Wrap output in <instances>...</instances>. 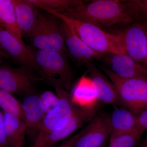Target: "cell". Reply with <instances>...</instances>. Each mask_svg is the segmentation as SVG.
Masks as SVG:
<instances>
[{
    "mask_svg": "<svg viewBox=\"0 0 147 147\" xmlns=\"http://www.w3.org/2000/svg\"><path fill=\"white\" fill-rule=\"evenodd\" d=\"M60 13L93 24L104 30L117 26L135 24L137 20L133 0L92 1Z\"/></svg>",
    "mask_w": 147,
    "mask_h": 147,
    "instance_id": "6da1fadb",
    "label": "cell"
},
{
    "mask_svg": "<svg viewBox=\"0 0 147 147\" xmlns=\"http://www.w3.org/2000/svg\"><path fill=\"white\" fill-rule=\"evenodd\" d=\"M56 16L71 27L80 38L91 49L101 54H125L120 37L95 26L65 16L62 13L47 12Z\"/></svg>",
    "mask_w": 147,
    "mask_h": 147,
    "instance_id": "7a4b0ae2",
    "label": "cell"
},
{
    "mask_svg": "<svg viewBox=\"0 0 147 147\" xmlns=\"http://www.w3.org/2000/svg\"><path fill=\"white\" fill-rule=\"evenodd\" d=\"M36 71L39 79L52 85L68 90L72 77V70L65 55L48 50L34 51Z\"/></svg>",
    "mask_w": 147,
    "mask_h": 147,
    "instance_id": "3957f363",
    "label": "cell"
},
{
    "mask_svg": "<svg viewBox=\"0 0 147 147\" xmlns=\"http://www.w3.org/2000/svg\"><path fill=\"white\" fill-rule=\"evenodd\" d=\"M100 67L115 87L121 106L136 116L147 108V79L121 78L106 67Z\"/></svg>",
    "mask_w": 147,
    "mask_h": 147,
    "instance_id": "277c9868",
    "label": "cell"
},
{
    "mask_svg": "<svg viewBox=\"0 0 147 147\" xmlns=\"http://www.w3.org/2000/svg\"><path fill=\"white\" fill-rule=\"evenodd\" d=\"M61 20L47 12L40 13L33 29L27 37L38 50L68 53L61 29Z\"/></svg>",
    "mask_w": 147,
    "mask_h": 147,
    "instance_id": "5b68a950",
    "label": "cell"
},
{
    "mask_svg": "<svg viewBox=\"0 0 147 147\" xmlns=\"http://www.w3.org/2000/svg\"><path fill=\"white\" fill-rule=\"evenodd\" d=\"M55 89L59 99L57 108L53 113L45 115L38 134L49 133L63 128L70 120L76 109L71 93L62 88Z\"/></svg>",
    "mask_w": 147,
    "mask_h": 147,
    "instance_id": "8992f818",
    "label": "cell"
},
{
    "mask_svg": "<svg viewBox=\"0 0 147 147\" xmlns=\"http://www.w3.org/2000/svg\"><path fill=\"white\" fill-rule=\"evenodd\" d=\"M115 33L120 37L125 54L147 67V36L144 29L133 24Z\"/></svg>",
    "mask_w": 147,
    "mask_h": 147,
    "instance_id": "52a82bcc",
    "label": "cell"
},
{
    "mask_svg": "<svg viewBox=\"0 0 147 147\" xmlns=\"http://www.w3.org/2000/svg\"><path fill=\"white\" fill-rule=\"evenodd\" d=\"M0 47L21 67L25 69L36 80L33 74L34 72L36 71L34 51L27 47L23 40L18 39L1 28Z\"/></svg>",
    "mask_w": 147,
    "mask_h": 147,
    "instance_id": "ba28073f",
    "label": "cell"
},
{
    "mask_svg": "<svg viewBox=\"0 0 147 147\" xmlns=\"http://www.w3.org/2000/svg\"><path fill=\"white\" fill-rule=\"evenodd\" d=\"M35 79L25 69L0 65V89L13 94L29 95L35 91Z\"/></svg>",
    "mask_w": 147,
    "mask_h": 147,
    "instance_id": "9c48e42d",
    "label": "cell"
},
{
    "mask_svg": "<svg viewBox=\"0 0 147 147\" xmlns=\"http://www.w3.org/2000/svg\"><path fill=\"white\" fill-rule=\"evenodd\" d=\"M100 61L111 72L121 78L147 79V67L126 54H103Z\"/></svg>",
    "mask_w": 147,
    "mask_h": 147,
    "instance_id": "30bf717a",
    "label": "cell"
},
{
    "mask_svg": "<svg viewBox=\"0 0 147 147\" xmlns=\"http://www.w3.org/2000/svg\"><path fill=\"white\" fill-rule=\"evenodd\" d=\"M110 137L108 116L98 114L84 127L74 147H106Z\"/></svg>",
    "mask_w": 147,
    "mask_h": 147,
    "instance_id": "8fae6325",
    "label": "cell"
},
{
    "mask_svg": "<svg viewBox=\"0 0 147 147\" xmlns=\"http://www.w3.org/2000/svg\"><path fill=\"white\" fill-rule=\"evenodd\" d=\"M61 29L67 52L78 63L85 64L95 60H100L103 54L91 49L77 35L71 26L61 20Z\"/></svg>",
    "mask_w": 147,
    "mask_h": 147,
    "instance_id": "7c38bea8",
    "label": "cell"
},
{
    "mask_svg": "<svg viewBox=\"0 0 147 147\" xmlns=\"http://www.w3.org/2000/svg\"><path fill=\"white\" fill-rule=\"evenodd\" d=\"M85 64L89 77L95 87L98 101L104 104L121 106L115 89L110 79L91 62H87Z\"/></svg>",
    "mask_w": 147,
    "mask_h": 147,
    "instance_id": "4fadbf2b",
    "label": "cell"
},
{
    "mask_svg": "<svg viewBox=\"0 0 147 147\" xmlns=\"http://www.w3.org/2000/svg\"><path fill=\"white\" fill-rule=\"evenodd\" d=\"M21 105L27 132L32 136L36 133L37 136L45 115L39 96L34 94L28 95Z\"/></svg>",
    "mask_w": 147,
    "mask_h": 147,
    "instance_id": "5bb4252c",
    "label": "cell"
},
{
    "mask_svg": "<svg viewBox=\"0 0 147 147\" xmlns=\"http://www.w3.org/2000/svg\"><path fill=\"white\" fill-rule=\"evenodd\" d=\"M17 24L22 36L27 38L38 18L39 9L29 0H12Z\"/></svg>",
    "mask_w": 147,
    "mask_h": 147,
    "instance_id": "9a60e30c",
    "label": "cell"
},
{
    "mask_svg": "<svg viewBox=\"0 0 147 147\" xmlns=\"http://www.w3.org/2000/svg\"><path fill=\"white\" fill-rule=\"evenodd\" d=\"M72 101L80 108H90L98 103L97 92L89 77L82 76L76 83L71 93Z\"/></svg>",
    "mask_w": 147,
    "mask_h": 147,
    "instance_id": "2e32d148",
    "label": "cell"
},
{
    "mask_svg": "<svg viewBox=\"0 0 147 147\" xmlns=\"http://www.w3.org/2000/svg\"><path fill=\"white\" fill-rule=\"evenodd\" d=\"M110 137L128 133L137 127V116L126 108H117L108 116Z\"/></svg>",
    "mask_w": 147,
    "mask_h": 147,
    "instance_id": "e0dca14e",
    "label": "cell"
},
{
    "mask_svg": "<svg viewBox=\"0 0 147 147\" xmlns=\"http://www.w3.org/2000/svg\"><path fill=\"white\" fill-rule=\"evenodd\" d=\"M3 114L9 144L10 147H23L28 129L26 123L25 121L11 114L4 113Z\"/></svg>",
    "mask_w": 147,
    "mask_h": 147,
    "instance_id": "ac0fdd59",
    "label": "cell"
},
{
    "mask_svg": "<svg viewBox=\"0 0 147 147\" xmlns=\"http://www.w3.org/2000/svg\"><path fill=\"white\" fill-rule=\"evenodd\" d=\"M0 26L21 40L23 37L17 24L12 0H0Z\"/></svg>",
    "mask_w": 147,
    "mask_h": 147,
    "instance_id": "d6986e66",
    "label": "cell"
},
{
    "mask_svg": "<svg viewBox=\"0 0 147 147\" xmlns=\"http://www.w3.org/2000/svg\"><path fill=\"white\" fill-rule=\"evenodd\" d=\"M71 135L67 127L45 134H38L31 147H54L61 141H64Z\"/></svg>",
    "mask_w": 147,
    "mask_h": 147,
    "instance_id": "ffe728a7",
    "label": "cell"
},
{
    "mask_svg": "<svg viewBox=\"0 0 147 147\" xmlns=\"http://www.w3.org/2000/svg\"><path fill=\"white\" fill-rule=\"evenodd\" d=\"M38 9L46 12L63 13L69 9L84 3L79 0H29Z\"/></svg>",
    "mask_w": 147,
    "mask_h": 147,
    "instance_id": "44dd1931",
    "label": "cell"
},
{
    "mask_svg": "<svg viewBox=\"0 0 147 147\" xmlns=\"http://www.w3.org/2000/svg\"><path fill=\"white\" fill-rule=\"evenodd\" d=\"M0 109L4 113L11 114L24 121L21 103L13 94L0 89Z\"/></svg>",
    "mask_w": 147,
    "mask_h": 147,
    "instance_id": "7402d4cb",
    "label": "cell"
},
{
    "mask_svg": "<svg viewBox=\"0 0 147 147\" xmlns=\"http://www.w3.org/2000/svg\"><path fill=\"white\" fill-rule=\"evenodd\" d=\"M144 133L136 127L131 132L110 137L106 147H136Z\"/></svg>",
    "mask_w": 147,
    "mask_h": 147,
    "instance_id": "603a6c76",
    "label": "cell"
},
{
    "mask_svg": "<svg viewBox=\"0 0 147 147\" xmlns=\"http://www.w3.org/2000/svg\"><path fill=\"white\" fill-rule=\"evenodd\" d=\"M45 115L53 113L57 108L59 99L56 94L50 91H46L39 96Z\"/></svg>",
    "mask_w": 147,
    "mask_h": 147,
    "instance_id": "cb8c5ba5",
    "label": "cell"
},
{
    "mask_svg": "<svg viewBox=\"0 0 147 147\" xmlns=\"http://www.w3.org/2000/svg\"><path fill=\"white\" fill-rule=\"evenodd\" d=\"M138 21H147V0H134Z\"/></svg>",
    "mask_w": 147,
    "mask_h": 147,
    "instance_id": "d4e9b609",
    "label": "cell"
},
{
    "mask_svg": "<svg viewBox=\"0 0 147 147\" xmlns=\"http://www.w3.org/2000/svg\"><path fill=\"white\" fill-rule=\"evenodd\" d=\"M0 147H10L6 135L3 114L0 110Z\"/></svg>",
    "mask_w": 147,
    "mask_h": 147,
    "instance_id": "484cf974",
    "label": "cell"
},
{
    "mask_svg": "<svg viewBox=\"0 0 147 147\" xmlns=\"http://www.w3.org/2000/svg\"><path fill=\"white\" fill-rule=\"evenodd\" d=\"M137 127L144 132L147 131V108L137 116Z\"/></svg>",
    "mask_w": 147,
    "mask_h": 147,
    "instance_id": "4316f807",
    "label": "cell"
},
{
    "mask_svg": "<svg viewBox=\"0 0 147 147\" xmlns=\"http://www.w3.org/2000/svg\"><path fill=\"white\" fill-rule=\"evenodd\" d=\"M84 131V128L77 134L64 140L62 143L57 147H74L76 142L82 136Z\"/></svg>",
    "mask_w": 147,
    "mask_h": 147,
    "instance_id": "83f0119b",
    "label": "cell"
},
{
    "mask_svg": "<svg viewBox=\"0 0 147 147\" xmlns=\"http://www.w3.org/2000/svg\"><path fill=\"white\" fill-rule=\"evenodd\" d=\"M136 24H138L147 32V21H139L138 23H136Z\"/></svg>",
    "mask_w": 147,
    "mask_h": 147,
    "instance_id": "f1b7e54d",
    "label": "cell"
},
{
    "mask_svg": "<svg viewBox=\"0 0 147 147\" xmlns=\"http://www.w3.org/2000/svg\"><path fill=\"white\" fill-rule=\"evenodd\" d=\"M139 147H147V136L142 142Z\"/></svg>",
    "mask_w": 147,
    "mask_h": 147,
    "instance_id": "f546056e",
    "label": "cell"
},
{
    "mask_svg": "<svg viewBox=\"0 0 147 147\" xmlns=\"http://www.w3.org/2000/svg\"><path fill=\"white\" fill-rule=\"evenodd\" d=\"M1 62H2V60H1V54H0V65H1Z\"/></svg>",
    "mask_w": 147,
    "mask_h": 147,
    "instance_id": "4dcf8cb0",
    "label": "cell"
},
{
    "mask_svg": "<svg viewBox=\"0 0 147 147\" xmlns=\"http://www.w3.org/2000/svg\"><path fill=\"white\" fill-rule=\"evenodd\" d=\"M146 31V33L147 36V32Z\"/></svg>",
    "mask_w": 147,
    "mask_h": 147,
    "instance_id": "1f68e13d",
    "label": "cell"
},
{
    "mask_svg": "<svg viewBox=\"0 0 147 147\" xmlns=\"http://www.w3.org/2000/svg\"><path fill=\"white\" fill-rule=\"evenodd\" d=\"M2 28L1 27V26H0V28Z\"/></svg>",
    "mask_w": 147,
    "mask_h": 147,
    "instance_id": "d6a6232c",
    "label": "cell"
}]
</instances>
